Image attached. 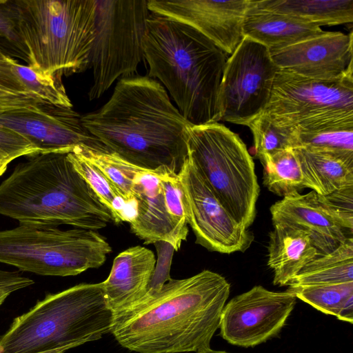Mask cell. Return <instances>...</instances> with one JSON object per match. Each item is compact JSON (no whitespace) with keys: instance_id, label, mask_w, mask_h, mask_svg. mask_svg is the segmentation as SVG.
Returning a JSON list of instances; mask_svg holds the SVG:
<instances>
[{"instance_id":"obj_1","label":"cell","mask_w":353,"mask_h":353,"mask_svg":"<svg viewBox=\"0 0 353 353\" xmlns=\"http://www.w3.org/2000/svg\"><path fill=\"white\" fill-rule=\"evenodd\" d=\"M230 284L204 270L188 278H169L130 308L113 314L110 333L139 353H201L210 350L219 328Z\"/></svg>"},{"instance_id":"obj_2","label":"cell","mask_w":353,"mask_h":353,"mask_svg":"<svg viewBox=\"0 0 353 353\" xmlns=\"http://www.w3.org/2000/svg\"><path fill=\"white\" fill-rule=\"evenodd\" d=\"M81 120L110 152L141 168L178 172L188 155L191 124L164 87L148 76L120 79L109 100Z\"/></svg>"},{"instance_id":"obj_3","label":"cell","mask_w":353,"mask_h":353,"mask_svg":"<svg viewBox=\"0 0 353 353\" xmlns=\"http://www.w3.org/2000/svg\"><path fill=\"white\" fill-rule=\"evenodd\" d=\"M148 77L157 79L192 125L220 121L227 54L192 26L150 12L143 39Z\"/></svg>"},{"instance_id":"obj_4","label":"cell","mask_w":353,"mask_h":353,"mask_svg":"<svg viewBox=\"0 0 353 353\" xmlns=\"http://www.w3.org/2000/svg\"><path fill=\"white\" fill-rule=\"evenodd\" d=\"M0 214L20 224L92 230L114 223L65 152L35 154L17 165L0 184Z\"/></svg>"},{"instance_id":"obj_5","label":"cell","mask_w":353,"mask_h":353,"mask_svg":"<svg viewBox=\"0 0 353 353\" xmlns=\"http://www.w3.org/2000/svg\"><path fill=\"white\" fill-rule=\"evenodd\" d=\"M15 46L35 71L61 79L85 71L94 35L95 0L5 1Z\"/></svg>"},{"instance_id":"obj_6","label":"cell","mask_w":353,"mask_h":353,"mask_svg":"<svg viewBox=\"0 0 353 353\" xmlns=\"http://www.w3.org/2000/svg\"><path fill=\"white\" fill-rule=\"evenodd\" d=\"M113 312L102 282L46 294L15 317L0 336V353H42L76 347L110 332Z\"/></svg>"},{"instance_id":"obj_7","label":"cell","mask_w":353,"mask_h":353,"mask_svg":"<svg viewBox=\"0 0 353 353\" xmlns=\"http://www.w3.org/2000/svg\"><path fill=\"white\" fill-rule=\"evenodd\" d=\"M188 153L216 197L236 221L254 222L260 187L255 165L239 136L218 122L190 125Z\"/></svg>"},{"instance_id":"obj_8","label":"cell","mask_w":353,"mask_h":353,"mask_svg":"<svg viewBox=\"0 0 353 353\" xmlns=\"http://www.w3.org/2000/svg\"><path fill=\"white\" fill-rule=\"evenodd\" d=\"M111 251L96 230L25 224L0 230V263L43 276H75L97 268Z\"/></svg>"},{"instance_id":"obj_9","label":"cell","mask_w":353,"mask_h":353,"mask_svg":"<svg viewBox=\"0 0 353 353\" xmlns=\"http://www.w3.org/2000/svg\"><path fill=\"white\" fill-rule=\"evenodd\" d=\"M94 35L89 56L93 82L89 99L114 82L134 75L144 59L143 39L150 12L147 0H95Z\"/></svg>"},{"instance_id":"obj_10","label":"cell","mask_w":353,"mask_h":353,"mask_svg":"<svg viewBox=\"0 0 353 353\" xmlns=\"http://www.w3.org/2000/svg\"><path fill=\"white\" fill-rule=\"evenodd\" d=\"M262 114L292 130L353 120V74L319 80L278 69Z\"/></svg>"},{"instance_id":"obj_11","label":"cell","mask_w":353,"mask_h":353,"mask_svg":"<svg viewBox=\"0 0 353 353\" xmlns=\"http://www.w3.org/2000/svg\"><path fill=\"white\" fill-rule=\"evenodd\" d=\"M277 67L269 50L243 37L228 57L220 87V121L248 125L270 97Z\"/></svg>"},{"instance_id":"obj_12","label":"cell","mask_w":353,"mask_h":353,"mask_svg":"<svg viewBox=\"0 0 353 353\" xmlns=\"http://www.w3.org/2000/svg\"><path fill=\"white\" fill-rule=\"evenodd\" d=\"M177 174L186 221L196 243L222 254L248 250L254 234L223 206L188 153Z\"/></svg>"},{"instance_id":"obj_13","label":"cell","mask_w":353,"mask_h":353,"mask_svg":"<svg viewBox=\"0 0 353 353\" xmlns=\"http://www.w3.org/2000/svg\"><path fill=\"white\" fill-rule=\"evenodd\" d=\"M296 302L288 290L273 292L261 285L232 298L225 304L220 335L229 343L252 347L276 336Z\"/></svg>"},{"instance_id":"obj_14","label":"cell","mask_w":353,"mask_h":353,"mask_svg":"<svg viewBox=\"0 0 353 353\" xmlns=\"http://www.w3.org/2000/svg\"><path fill=\"white\" fill-rule=\"evenodd\" d=\"M72 108L43 103L0 114V126L27 139L39 153L70 152L75 146L110 152L83 127Z\"/></svg>"},{"instance_id":"obj_15","label":"cell","mask_w":353,"mask_h":353,"mask_svg":"<svg viewBox=\"0 0 353 353\" xmlns=\"http://www.w3.org/2000/svg\"><path fill=\"white\" fill-rule=\"evenodd\" d=\"M250 0H147L150 12L188 24L231 54L241 41Z\"/></svg>"},{"instance_id":"obj_16","label":"cell","mask_w":353,"mask_h":353,"mask_svg":"<svg viewBox=\"0 0 353 353\" xmlns=\"http://www.w3.org/2000/svg\"><path fill=\"white\" fill-rule=\"evenodd\" d=\"M278 69L319 80L353 74L352 32L325 33L270 52Z\"/></svg>"},{"instance_id":"obj_17","label":"cell","mask_w":353,"mask_h":353,"mask_svg":"<svg viewBox=\"0 0 353 353\" xmlns=\"http://www.w3.org/2000/svg\"><path fill=\"white\" fill-rule=\"evenodd\" d=\"M161 168L149 170L127 161L137 203L136 216L129 223L131 232L144 244L165 242L177 251L182 241L166 210Z\"/></svg>"},{"instance_id":"obj_18","label":"cell","mask_w":353,"mask_h":353,"mask_svg":"<svg viewBox=\"0 0 353 353\" xmlns=\"http://www.w3.org/2000/svg\"><path fill=\"white\" fill-rule=\"evenodd\" d=\"M273 224H284L307 232L319 256L330 253L352 233L344 229L319 203L316 193H293L270 207Z\"/></svg>"},{"instance_id":"obj_19","label":"cell","mask_w":353,"mask_h":353,"mask_svg":"<svg viewBox=\"0 0 353 353\" xmlns=\"http://www.w3.org/2000/svg\"><path fill=\"white\" fill-rule=\"evenodd\" d=\"M155 265L153 252L140 245L130 247L114 258L109 276L102 282L113 314L130 308L145 296Z\"/></svg>"},{"instance_id":"obj_20","label":"cell","mask_w":353,"mask_h":353,"mask_svg":"<svg viewBox=\"0 0 353 353\" xmlns=\"http://www.w3.org/2000/svg\"><path fill=\"white\" fill-rule=\"evenodd\" d=\"M326 31L287 14L257 6L250 0L243 23V35L275 52Z\"/></svg>"},{"instance_id":"obj_21","label":"cell","mask_w":353,"mask_h":353,"mask_svg":"<svg viewBox=\"0 0 353 353\" xmlns=\"http://www.w3.org/2000/svg\"><path fill=\"white\" fill-rule=\"evenodd\" d=\"M273 226L269 234L268 265L273 270V284L288 285L319 254L307 232L284 224Z\"/></svg>"},{"instance_id":"obj_22","label":"cell","mask_w":353,"mask_h":353,"mask_svg":"<svg viewBox=\"0 0 353 353\" xmlns=\"http://www.w3.org/2000/svg\"><path fill=\"white\" fill-rule=\"evenodd\" d=\"M306 188L326 195L353 185V163L334 156L303 148H293Z\"/></svg>"},{"instance_id":"obj_23","label":"cell","mask_w":353,"mask_h":353,"mask_svg":"<svg viewBox=\"0 0 353 353\" xmlns=\"http://www.w3.org/2000/svg\"><path fill=\"white\" fill-rule=\"evenodd\" d=\"M263 9L292 17L307 23L336 26L353 21V0H254Z\"/></svg>"},{"instance_id":"obj_24","label":"cell","mask_w":353,"mask_h":353,"mask_svg":"<svg viewBox=\"0 0 353 353\" xmlns=\"http://www.w3.org/2000/svg\"><path fill=\"white\" fill-rule=\"evenodd\" d=\"M353 281V239H347L330 253L308 263L288 286L337 284Z\"/></svg>"},{"instance_id":"obj_25","label":"cell","mask_w":353,"mask_h":353,"mask_svg":"<svg viewBox=\"0 0 353 353\" xmlns=\"http://www.w3.org/2000/svg\"><path fill=\"white\" fill-rule=\"evenodd\" d=\"M293 130L294 148L326 153L353 163V120Z\"/></svg>"},{"instance_id":"obj_26","label":"cell","mask_w":353,"mask_h":353,"mask_svg":"<svg viewBox=\"0 0 353 353\" xmlns=\"http://www.w3.org/2000/svg\"><path fill=\"white\" fill-rule=\"evenodd\" d=\"M263 167V184L282 198L306 188L299 161L293 148L267 156L261 162Z\"/></svg>"},{"instance_id":"obj_27","label":"cell","mask_w":353,"mask_h":353,"mask_svg":"<svg viewBox=\"0 0 353 353\" xmlns=\"http://www.w3.org/2000/svg\"><path fill=\"white\" fill-rule=\"evenodd\" d=\"M68 158L101 202L110 211L114 223L128 222L126 205L112 183L104 174L74 152L68 153Z\"/></svg>"},{"instance_id":"obj_28","label":"cell","mask_w":353,"mask_h":353,"mask_svg":"<svg viewBox=\"0 0 353 353\" xmlns=\"http://www.w3.org/2000/svg\"><path fill=\"white\" fill-rule=\"evenodd\" d=\"M7 60L27 91L46 103L72 108V103L61 79L38 72L29 65L21 64L9 56H7Z\"/></svg>"},{"instance_id":"obj_29","label":"cell","mask_w":353,"mask_h":353,"mask_svg":"<svg viewBox=\"0 0 353 353\" xmlns=\"http://www.w3.org/2000/svg\"><path fill=\"white\" fill-rule=\"evenodd\" d=\"M296 299L326 314L336 316L343 305L353 296V281L329 285L289 286Z\"/></svg>"},{"instance_id":"obj_30","label":"cell","mask_w":353,"mask_h":353,"mask_svg":"<svg viewBox=\"0 0 353 353\" xmlns=\"http://www.w3.org/2000/svg\"><path fill=\"white\" fill-rule=\"evenodd\" d=\"M247 126L253 136L255 157L261 162L267 156L295 147L294 130L278 126L263 114Z\"/></svg>"},{"instance_id":"obj_31","label":"cell","mask_w":353,"mask_h":353,"mask_svg":"<svg viewBox=\"0 0 353 353\" xmlns=\"http://www.w3.org/2000/svg\"><path fill=\"white\" fill-rule=\"evenodd\" d=\"M161 181L167 212L178 237L181 241H185L188 234V228L181 200V190L177 172L168 167H161Z\"/></svg>"},{"instance_id":"obj_32","label":"cell","mask_w":353,"mask_h":353,"mask_svg":"<svg viewBox=\"0 0 353 353\" xmlns=\"http://www.w3.org/2000/svg\"><path fill=\"white\" fill-rule=\"evenodd\" d=\"M321 206L347 231L353 229V185L326 195L316 194Z\"/></svg>"},{"instance_id":"obj_33","label":"cell","mask_w":353,"mask_h":353,"mask_svg":"<svg viewBox=\"0 0 353 353\" xmlns=\"http://www.w3.org/2000/svg\"><path fill=\"white\" fill-rule=\"evenodd\" d=\"M39 154L38 150L20 134L0 126V157L12 160Z\"/></svg>"},{"instance_id":"obj_34","label":"cell","mask_w":353,"mask_h":353,"mask_svg":"<svg viewBox=\"0 0 353 353\" xmlns=\"http://www.w3.org/2000/svg\"><path fill=\"white\" fill-rule=\"evenodd\" d=\"M43 103L45 102L30 92H18L0 89V114Z\"/></svg>"},{"instance_id":"obj_35","label":"cell","mask_w":353,"mask_h":353,"mask_svg":"<svg viewBox=\"0 0 353 353\" xmlns=\"http://www.w3.org/2000/svg\"><path fill=\"white\" fill-rule=\"evenodd\" d=\"M0 89L18 92H30L14 74L5 54L0 55Z\"/></svg>"},{"instance_id":"obj_36","label":"cell","mask_w":353,"mask_h":353,"mask_svg":"<svg viewBox=\"0 0 353 353\" xmlns=\"http://www.w3.org/2000/svg\"><path fill=\"white\" fill-rule=\"evenodd\" d=\"M0 35L14 45L16 44L14 25L5 1H0Z\"/></svg>"},{"instance_id":"obj_37","label":"cell","mask_w":353,"mask_h":353,"mask_svg":"<svg viewBox=\"0 0 353 353\" xmlns=\"http://www.w3.org/2000/svg\"><path fill=\"white\" fill-rule=\"evenodd\" d=\"M336 317L341 321L353 323V296L345 302Z\"/></svg>"},{"instance_id":"obj_38","label":"cell","mask_w":353,"mask_h":353,"mask_svg":"<svg viewBox=\"0 0 353 353\" xmlns=\"http://www.w3.org/2000/svg\"><path fill=\"white\" fill-rule=\"evenodd\" d=\"M12 161L10 158H0V176L6 170L8 163Z\"/></svg>"},{"instance_id":"obj_39","label":"cell","mask_w":353,"mask_h":353,"mask_svg":"<svg viewBox=\"0 0 353 353\" xmlns=\"http://www.w3.org/2000/svg\"><path fill=\"white\" fill-rule=\"evenodd\" d=\"M68 350H69L68 347H64V348H60V349L46 351V352H44L42 353H64Z\"/></svg>"},{"instance_id":"obj_40","label":"cell","mask_w":353,"mask_h":353,"mask_svg":"<svg viewBox=\"0 0 353 353\" xmlns=\"http://www.w3.org/2000/svg\"><path fill=\"white\" fill-rule=\"evenodd\" d=\"M8 296V294H0V306L3 303Z\"/></svg>"},{"instance_id":"obj_41","label":"cell","mask_w":353,"mask_h":353,"mask_svg":"<svg viewBox=\"0 0 353 353\" xmlns=\"http://www.w3.org/2000/svg\"><path fill=\"white\" fill-rule=\"evenodd\" d=\"M201 353H229V352H227L225 351H216V350H213L210 349L209 350H207L205 352H203Z\"/></svg>"},{"instance_id":"obj_42","label":"cell","mask_w":353,"mask_h":353,"mask_svg":"<svg viewBox=\"0 0 353 353\" xmlns=\"http://www.w3.org/2000/svg\"><path fill=\"white\" fill-rule=\"evenodd\" d=\"M2 54H3V53H1V52H0V55H2Z\"/></svg>"},{"instance_id":"obj_43","label":"cell","mask_w":353,"mask_h":353,"mask_svg":"<svg viewBox=\"0 0 353 353\" xmlns=\"http://www.w3.org/2000/svg\"><path fill=\"white\" fill-rule=\"evenodd\" d=\"M0 37H1V35H0ZM0 52H1V53H3V52H2V51H1V50H0Z\"/></svg>"},{"instance_id":"obj_44","label":"cell","mask_w":353,"mask_h":353,"mask_svg":"<svg viewBox=\"0 0 353 353\" xmlns=\"http://www.w3.org/2000/svg\"><path fill=\"white\" fill-rule=\"evenodd\" d=\"M0 158H2V157H0Z\"/></svg>"}]
</instances>
